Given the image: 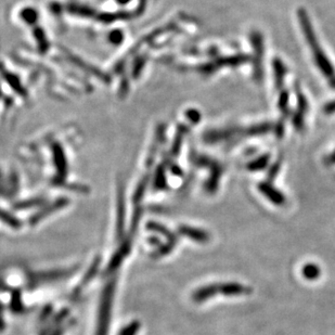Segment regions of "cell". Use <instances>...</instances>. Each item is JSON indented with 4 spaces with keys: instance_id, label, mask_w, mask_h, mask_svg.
I'll return each mask as SVG.
<instances>
[{
    "instance_id": "obj_9",
    "label": "cell",
    "mask_w": 335,
    "mask_h": 335,
    "mask_svg": "<svg viewBox=\"0 0 335 335\" xmlns=\"http://www.w3.org/2000/svg\"><path fill=\"white\" fill-rule=\"evenodd\" d=\"M268 161H269V156H267V155L261 156V157L257 158V159H255L254 162L250 163V165H249V170H251V171H259V170H263V169H265V166L267 165Z\"/></svg>"
},
{
    "instance_id": "obj_6",
    "label": "cell",
    "mask_w": 335,
    "mask_h": 335,
    "mask_svg": "<svg viewBox=\"0 0 335 335\" xmlns=\"http://www.w3.org/2000/svg\"><path fill=\"white\" fill-rule=\"evenodd\" d=\"M216 293H218V285H210L195 291V293L193 294V300L198 303H202L215 296Z\"/></svg>"
},
{
    "instance_id": "obj_13",
    "label": "cell",
    "mask_w": 335,
    "mask_h": 335,
    "mask_svg": "<svg viewBox=\"0 0 335 335\" xmlns=\"http://www.w3.org/2000/svg\"><path fill=\"white\" fill-rule=\"evenodd\" d=\"M326 163H330V164H335V151L332 153V154L327 157L326 159Z\"/></svg>"
},
{
    "instance_id": "obj_2",
    "label": "cell",
    "mask_w": 335,
    "mask_h": 335,
    "mask_svg": "<svg viewBox=\"0 0 335 335\" xmlns=\"http://www.w3.org/2000/svg\"><path fill=\"white\" fill-rule=\"evenodd\" d=\"M114 285L108 286L103 295V304L101 306L100 316H99V324H98V332L97 335H106L107 326H108V319H110V309H111V298L113 294Z\"/></svg>"
},
{
    "instance_id": "obj_3",
    "label": "cell",
    "mask_w": 335,
    "mask_h": 335,
    "mask_svg": "<svg viewBox=\"0 0 335 335\" xmlns=\"http://www.w3.org/2000/svg\"><path fill=\"white\" fill-rule=\"evenodd\" d=\"M218 292L225 296H240L252 293V289L237 282H228L224 285H218Z\"/></svg>"
},
{
    "instance_id": "obj_10",
    "label": "cell",
    "mask_w": 335,
    "mask_h": 335,
    "mask_svg": "<svg viewBox=\"0 0 335 335\" xmlns=\"http://www.w3.org/2000/svg\"><path fill=\"white\" fill-rule=\"evenodd\" d=\"M138 330H139V323L133 322L130 325L126 326L125 329L120 333V335H135Z\"/></svg>"
},
{
    "instance_id": "obj_8",
    "label": "cell",
    "mask_w": 335,
    "mask_h": 335,
    "mask_svg": "<svg viewBox=\"0 0 335 335\" xmlns=\"http://www.w3.org/2000/svg\"><path fill=\"white\" fill-rule=\"evenodd\" d=\"M273 69H274V74H275V79H276V85L280 86L283 81V76L286 75L287 70L285 69V65H283V63L279 59L274 60Z\"/></svg>"
},
{
    "instance_id": "obj_11",
    "label": "cell",
    "mask_w": 335,
    "mask_h": 335,
    "mask_svg": "<svg viewBox=\"0 0 335 335\" xmlns=\"http://www.w3.org/2000/svg\"><path fill=\"white\" fill-rule=\"evenodd\" d=\"M324 113L325 114H333L335 113V100L330 102V103H327L325 106H324Z\"/></svg>"
},
{
    "instance_id": "obj_5",
    "label": "cell",
    "mask_w": 335,
    "mask_h": 335,
    "mask_svg": "<svg viewBox=\"0 0 335 335\" xmlns=\"http://www.w3.org/2000/svg\"><path fill=\"white\" fill-rule=\"evenodd\" d=\"M179 231L184 236H187L189 238H191L192 240H195V241L201 242V243H205L209 240V236L206 234V232L200 230V229L187 227V226H181V227L179 228Z\"/></svg>"
},
{
    "instance_id": "obj_1",
    "label": "cell",
    "mask_w": 335,
    "mask_h": 335,
    "mask_svg": "<svg viewBox=\"0 0 335 335\" xmlns=\"http://www.w3.org/2000/svg\"><path fill=\"white\" fill-rule=\"evenodd\" d=\"M298 20H300L301 27L304 32L305 38L307 40L308 45L311 48V52L312 55H314L315 62L317 64V67L319 70L322 72V74L327 78V81L331 83V85L335 88V71L333 65L331 62L327 59L326 55L324 54L323 50L321 47L319 46V43L317 41L316 35L314 32V28L310 25V21L308 19L307 13H306L304 10L298 11Z\"/></svg>"
},
{
    "instance_id": "obj_12",
    "label": "cell",
    "mask_w": 335,
    "mask_h": 335,
    "mask_svg": "<svg viewBox=\"0 0 335 335\" xmlns=\"http://www.w3.org/2000/svg\"><path fill=\"white\" fill-rule=\"evenodd\" d=\"M287 105H288V93H282V96L280 98V107L282 108V110H285V108H287Z\"/></svg>"
},
{
    "instance_id": "obj_7",
    "label": "cell",
    "mask_w": 335,
    "mask_h": 335,
    "mask_svg": "<svg viewBox=\"0 0 335 335\" xmlns=\"http://www.w3.org/2000/svg\"><path fill=\"white\" fill-rule=\"evenodd\" d=\"M302 273L307 280H316L321 274V269L315 264H307L304 266Z\"/></svg>"
},
{
    "instance_id": "obj_4",
    "label": "cell",
    "mask_w": 335,
    "mask_h": 335,
    "mask_svg": "<svg viewBox=\"0 0 335 335\" xmlns=\"http://www.w3.org/2000/svg\"><path fill=\"white\" fill-rule=\"evenodd\" d=\"M258 189L269 201H271L273 204H276V205H282L286 201L285 195H283L280 191H278V189L273 188L270 184L268 183L260 184L258 186Z\"/></svg>"
}]
</instances>
